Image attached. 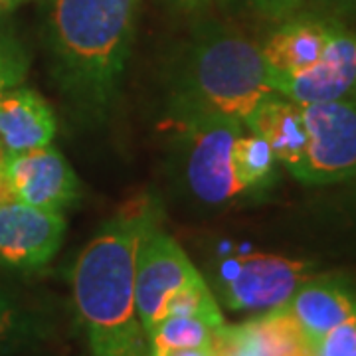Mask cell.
Returning a JSON list of instances; mask_svg holds the SVG:
<instances>
[{
    "label": "cell",
    "instance_id": "6da1fadb",
    "mask_svg": "<svg viewBox=\"0 0 356 356\" xmlns=\"http://www.w3.org/2000/svg\"><path fill=\"white\" fill-rule=\"evenodd\" d=\"M140 0H48L54 76L76 109L103 117L125 72Z\"/></svg>",
    "mask_w": 356,
    "mask_h": 356
},
{
    "label": "cell",
    "instance_id": "7a4b0ae2",
    "mask_svg": "<svg viewBox=\"0 0 356 356\" xmlns=\"http://www.w3.org/2000/svg\"><path fill=\"white\" fill-rule=\"evenodd\" d=\"M143 214L109 220L72 267L74 307L95 356H151L137 315L135 266Z\"/></svg>",
    "mask_w": 356,
    "mask_h": 356
},
{
    "label": "cell",
    "instance_id": "3957f363",
    "mask_svg": "<svg viewBox=\"0 0 356 356\" xmlns=\"http://www.w3.org/2000/svg\"><path fill=\"white\" fill-rule=\"evenodd\" d=\"M275 93L261 46L220 24L204 26L178 65L175 111H208L243 121Z\"/></svg>",
    "mask_w": 356,
    "mask_h": 356
},
{
    "label": "cell",
    "instance_id": "277c9868",
    "mask_svg": "<svg viewBox=\"0 0 356 356\" xmlns=\"http://www.w3.org/2000/svg\"><path fill=\"white\" fill-rule=\"evenodd\" d=\"M175 117L180 127L182 177L192 196L206 206H224L243 194L232 166L242 123L208 111H175Z\"/></svg>",
    "mask_w": 356,
    "mask_h": 356
},
{
    "label": "cell",
    "instance_id": "5b68a950",
    "mask_svg": "<svg viewBox=\"0 0 356 356\" xmlns=\"http://www.w3.org/2000/svg\"><path fill=\"white\" fill-rule=\"evenodd\" d=\"M307 149L291 175L323 186L356 177V102L303 105Z\"/></svg>",
    "mask_w": 356,
    "mask_h": 356
},
{
    "label": "cell",
    "instance_id": "8992f818",
    "mask_svg": "<svg viewBox=\"0 0 356 356\" xmlns=\"http://www.w3.org/2000/svg\"><path fill=\"white\" fill-rule=\"evenodd\" d=\"M313 266L273 254H243L224 259L218 289L232 311H273L289 303L295 291L313 277Z\"/></svg>",
    "mask_w": 356,
    "mask_h": 356
},
{
    "label": "cell",
    "instance_id": "52a82bcc",
    "mask_svg": "<svg viewBox=\"0 0 356 356\" xmlns=\"http://www.w3.org/2000/svg\"><path fill=\"white\" fill-rule=\"evenodd\" d=\"M200 277L184 250L149 222L140 236L135 266L137 315L147 334L165 318L168 299Z\"/></svg>",
    "mask_w": 356,
    "mask_h": 356
},
{
    "label": "cell",
    "instance_id": "ba28073f",
    "mask_svg": "<svg viewBox=\"0 0 356 356\" xmlns=\"http://www.w3.org/2000/svg\"><path fill=\"white\" fill-rule=\"evenodd\" d=\"M271 86L299 105L356 102V32L332 20L331 36L317 64L293 76H271Z\"/></svg>",
    "mask_w": 356,
    "mask_h": 356
},
{
    "label": "cell",
    "instance_id": "9c48e42d",
    "mask_svg": "<svg viewBox=\"0 0 356 356\" xmlns=\"http://www.w3.org/2000/svg\"><path fill=\"white\" fill-rule=\"evenodd\" d=\"M2 175L16 202L62 212L79 198V180L65 156L51 145L4 153Z\"/></svg>",
    "mask_w": 356,
    "mask_h": 356
},
{
    "label": "cell",
    "instance_id": "30bf717a",
    "mask_svg": "<svg viewBox=\"0 0 356 356\" xmlns=\"http://www.w3.org/2000/svg\"><path fill=\"white\" fill-rule=\"evenodd\" d=\"M65 218L10 200L0 208V264L36 271L48 266L64 242Z\"/></svg>",
    "mask_w": 356,
    "mask_h": 356
},
{
    "label": "cell",
    "instance_id": "8fae6325",
    "mask_svg": "<svg viewBox=\"0 0 356 356\" xmlns=\"http://www.w3.org/2000/svg\"><path fill=\"white\" fill-rule=\"evenodd\" d=\"M214 356H317L295 318L285 307L238 327L218 329Z\"/></svg>",
    "mask_w": 356,
    "mask_h": 356
},
{
    "label": "cell",
    "instance_id": "7c38bea8",
    "mask_svg": "<svg viewBox=\"0 0 356 356\" xmlns=\"http://www.w3.org/2000/svg\"><path fill=\"white\" fill-rule=\"evenodd\" d=\"M285 309L317 348L327 332L356 317V289L341 277H311L295 291Z\"/></svg>",
    "mask_w": 356,
    "mask_h": 356
},
{
    "label": "cell",
    "instance_id": "4fadbf2b",
    "mask_svg": "<svg viewBox=\"0 0 356 356\" xmlns=\"http://www.w3.org/2000/svg\"><path fill=\"white\" fill-rule=\"evenodd\" d=\"M332 18L321 14H295L261 46L271 76H293L317 64L329 42Z\"/></svg>",
    "mask_w": 356,
    "mask_h": 356
},
{
    "label": "cell",
    "instance_id": "5bb4252c",
    "mask_svg": "<svg viewBox=\"0 0 356 356\" xmlns=\"http://www.w3.org/2000/svg\"><path fill=\"white\" fill-rule=\"evenodd\" d=\"M56 137V115L38 91L18 86L0 95V149L22 153L48 147Z\"/></svg>",
    "mask_w": 356,
    "mask_h": 356
},
{
    "label": "cell",
    "instance_id": "9a60e30c",
    "mask_svg": "<svg viewBox=\"0 0 356 356\" xmlns=\"http://www.w3.org/2000/svg\"><path fill=\"white\" fill-rule=\"evenodd\" d=\"M250 133L267 140L277 163L289 170L297 166L307 149V127L303 105L291 102L281 93H271L243 121Z\"/></svg>",
    "mask_w": 356,
    "mask_h": 356
},
{
    "label": "cell",
    "instance_id": "2e32d148",
    "mask_svg": "<svg viewBox=\"0 0 356 356\" xmlns=\"http://www.w3.org/2000/svg\"><path fill=\"white\" fill-rule=\"evenodd\" d=\"M222 329V327H220ZM218 329L198 317H165L149 332L151 356H166L184 348L212 346Z\"/></svg>",
    "mask_w": 356,
    "mask_h": 356
},
{
    "label": "cell",
    "instance_id": "e0dca14e",
    "mask_svg": "<svg viewBox=\"0 0 356 356\" xmlns=\"http://www.w3.org/2000/svg\"><path fill=\"white\" fill-rule=\"evenodd\" d=\"M275 163L277 159L266 139L254 133L250 135L242 133L238 137L232 151V166L236 180L243 192L255 191L269 182V178L273 177Z\"/></svg>",
    "mask_w": 356,
    "mask_h": 356
},
{
    "label": "cell",
    "instance_id": "ac0fdd59",
    "mask_svg": "<svg viewBox=\"0 0 356 356\" xmlns=\"http://www.w3.org/2000/svg\"><path fill=\"white\" fill-rule=\"evenodd\" d=\"M38 337V321L0 285V356L20 350Z\"/></svg>",
    "mask_w": 356,
    "mask_h": 356
},
{
    "label": "cell",
    "instance_id": "d6986e66",
    "mask_svg": "<svg viewBox=\"0 0 356 356\" xmlns=\"http://www.w3.org/2000/svg\"><path fill=\"white\" fill-rule=\"evenodd\" d=\"M175 315L204 318L206 323H210L216 329L226 325L222 311H220L216 299L210 291V287L206 285L204 277L182 287L180 291H177L168 299L165 307V317H175Z\"/></svg>",
    "mask_w": 356,
    "mask_h": 356
},
{
    "label": "cell",
    "instance_id": "ffe728a7",
    "mask_svg": "<svg viewBox=\"0 0 356 356\" xmlns=\"http://www.w3.org/2000/svg\"><path fill=\"white\" fill-rule=\"evenodd\" d=\"M30 58L20 40L0 28V95L8 89L24 86Z\"/></svg>",
    "mask_w": 356,
    "mask_h": 356
},
{
    "label": "cell",
    "instance_id": "44dd1931",
    "mask_svg": "<svg viewBox=\"0 0 356 356\" xmlns=\"http://www.w3.org/2000/svg\"><path fill=\"white\" fill-rule=\"evenodd\" d=\"M317 356H356L355 317L329 331L317 344Z\"/></svg>",
    "mask_w": 356,
    "mask_h": 356
},
{
    "label": "cell",
    "instance_id": "7402d4cb",
    "mask_svg": "<svg viewBox=\"0 0 356 356\" xmlns=\"http://www.w3.org/2000/svg\"><path fill=\"white\" fill-rule=\"evenodd\" d=\"M255 14L264 16L267 20L283 22L299 14L305 0H243Z\"/></svg>",
    "mask_w": 356,
    "mask_h": 356
},
{
    "label": "cell",
    "instance_id": "603a6c76",
    "mask_svg": "<svg viewBox=\"0 0 356 356\" xmlns=\"http://www.w3.org/2000/svg\"><path fill=\"white\" fill-rule=\"evenodd\" d=\"M321 8V16L332 20H356V0H313Z\"/></svg>",
    "mask_w": 356,
    "mask_h": 356
},
{
    "label": "cell",
    "instance_id": "cb8c5ba5",
    "mask_svg": "<svg viewBox=\"0 0 356 356\" xmlns=\"http://www.w3.org/2000/svg\"><path fill=\"white\" fill-rule=\"evenodd\" d=\"M166 356H214L212 346H200V348H184V350H177Z\"/></svg>",
    "mask_w": 356,
    "mask_h": 356
},
{
    "label": "cell",
    "instance_id": "d4e9b609",
    "mask_svg": "<svg viewBox=\"0 0 356 356\" xmlns=\"http://www.w3.org/2000/svg\"><path fill=\"white\" fill-rule=\"evenodd\" d=\"M10 200H14V198L13 194H10V188H8L6 178L2 175V161H0V208L6 202H10Z\"/></svg>",
    "mask_w": 356,
    "mask_h": 356
},
{
    "label": "cell",
    "instance_id": "484cf974",
    "mask_svg": "<svg viewBox=\"0 0 356 356\" xmlns=\"http://www.w3.org/2000/svg\"><path fill=\"white\" fill-rule=\"evenodd\" d=\"M172 2H177L184 8H204V6H210L214 0H172Z\"/></svg>",
    "mask_w": 356,
    "mask_h": 356
},
{
    "label": "cell",
    "instance_id": "4316f807",
    "mask_svg": "<svg viewBox=\"0 0 356 356\" xmlns=\"http://www.w3.org/2000/svg\"><path fill=\"white\" fill-rule=\"evenodd\" d=\"M20 2H24V0H0V13L6 10V8H13V6L20 4Z\"/></svg>",
    "mask_w": 356,
    "mask_h": 356
},
{
    "label": "cell",
    "instance_id": "83f0119b",
    "mask_svg": "<svg viewBox=\"0 0 356 356\" xmlns=\"http://www.w3.org/2000/svg\"><path fill=\"white\" fill-rule=\"evenodd\" d=\"M2 156H4V151H2V149H0V161H2Z\"/></svg>",
    "mask_w": 356,
    "mask_h": 356
}]
</instances>
